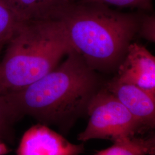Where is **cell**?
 Wrapping results in <instances>:
<instances>
[{
  "label": "cell",
  "mask_w": 155,
  "mask_h": 155,
  "mask_svg": "<svg viewBox=\"0 0 155 155\" xmlns=\"http://www.w3.org/2000/svg\"><path fill=\"white\" fill-rule=\"evenodd\" d=\"M59 67L20 90L3 95L21 118L32 117L45 125L70 127L87 113L100 90L96 71L72 49Z\"/></svg>",
  "instance_id": "1"
},
{
  "label": "cell",
  "mask_w": 155,
  "mask_h": 155,
  "mask_svg": "<svg viewBox=\"0 0 155 155\" xmlns=\"http://www.w3.org/2000/svg\"><path fill=\"white\" fill-rule=\"evenodd\" d=\"M141 17L76 0L61 8L54 19L87 64L95 71L107 72L117 69L122 62L138 32Z\"/></svg>",
  "instance_id": "2"
},
{
  "label": "cell",
  "mask_w": 155,
  "mask_h": 155,
  "mask_svg": "<svg viewBox=\"0 0 155 155\" xmlns=\"http://www.w3.org/2000/svg\"><path fill=\"white\" fill-rule=\"evenodd\" d=\"M8 44L0 64V95L39 80L72 50L56 19L22 23Z\"/></svg>",
  "instance_id": "3"
},
{
  "label": "cell",
  "mask_w": 155,
  "mask_h": 155,
  "mask_svg": "<svg viewBox=\"0 0 155 155\" xmlns=\"http://www.w3.org/2000/svg\"><path fill=\"white\" fill-rule=\"evenodd\" d=\"M86 114L89 116L88 124L77 137L82 142L104 139L114 143L136 136L144 130L141 124L105 86L101 87L92 98Z\"/></svg>",
  "instance_id": "4"
},
{
  "label": "cell",
  "mask_w": 155,
  "mask_h": 155,
  "mask_svg": "<svg viewBox=\"0 0 155 155\" xmlns=\"http://www.w3.org/2000/svg\"><path fill=\"white\" fill-rule=\"evenodd\" d=\"M84 152L83 144H75L42 124L24 133L16 155H79Z\"/></svg>",
  "instance_id": "5"
},
{
  "label": "cell",
  "mask_w": 155,
  "mask_h": 155,
  "mask_svg": "<svg viewBox=\"0 0 155 155\" xmlns=\"http://www.w3.org/2000/svg\"><path fill=\"white\" fill-rule=\"evenodd\" d=\"M115 78L121 83L131 84L155 96V58L145 47L131 43L117 68Z\"/></svg>",
  "instance_id": "6"
},
{
  "label": "cell",
  "mask_w": 155,
  "mask_h": 155,
  "mask_svg": "<svg viewBox=\"0 0 155 155\" xmlns=\"http://www.w3.org/2000/svg\"><path fill=\"white\" fill-rule=\"evenodd\" d=\"M139 121L144 129L155 127V96L114 78L104 86Z\"/></svg>",
  "instance_id": "7"
},
{
  "label": "cell",
  "mask_w": 155,
  "mask_h": 155,
  "mask_svg": "<svg viewBox=\"0 0 155 155\" xmlns=\"http://www.w3.org/2000/svg\"><path fill=\"white\" fill-rule=\"evenodd\" d=\"M22 23L54 19L67 4L76 0H2Z\"/></svg>",
  "instance_id": "8"
},
{
  "label": "cell",
  "mask_w": 155,
  "mask_h": 155,
  "mask_svg": "<svg viewBox=\"0 0 155 155\" xmlns=\"http://www.w3.org/2000/svg\"><path fill=\"white\" fill-rule=\"evenodd\" d=\"M94 155H155V135L120 139L110 147Z\"/></svg>",
  "instance_id": "9"
},
{
  "label": "cell",
  "mask_w": 155,
  "mask_h": 155,
  "mask_svg": "<svg viewBox=\"0 0 155 155\" xmlns=\"http://www.w3.org/2000/svg\"><path fill=\"white\" fill-rule=\"evenodd\" d=\"M21 117L13 110L3 95H0V140L13 144L15 134L14 125Z\"/></svg>",
  "instance_id": "10"
},
{
  "label": "cell",
  "mask_w": 155,
  "mask_h": 155,
  "mask_svg": "<svg viewBox=\"0 0 155 155\" xmlns=\"http://www.w3.org/2000/svg\"><path fill=\"white\" fill-rule=\"evenodd\" d=\"M22 24L8 6L0 0V46L9 43Z\"/></svg>",
  "instance_id": "11"
},
{
  "label": "cell",
  "mask_w": 155,
  "mask_h": 155,
  "mask_svg": "<svg viewBox=\"0 0 155 155\" xmlns=\"http://www.w3.org/2000/svg\"><path fill=\"white\" fill-rule=\"evenodd\" d=\"M82 2H95L120 8H138L150 11L152 8V0H79Z\"/></svg>",
  "instance_id": "12"
},
{
  "label": "cell",
  "mask_w": 155,
  "mask_h": 155,
  "mask_svg": "<svg viewBox=\"0 0 155 155\" xmlns=\"http://www.w3.org/2000/svg\"><path fill=\"white\" fill-rule=\"evenodd\" d=\"M139 32L140 36L150 42L155 43V15L141 16L139 22Z\"/></svg>",
  "instance_id": "13"
},
{
  "label": "cell",
  "mask_w": 155,
  "mask_h": 155,
  "mask_svg": "<svg viewBox=\"0 0 155 155\" xmlns=\"http://www.w3.org/2000/svg\"><path fill=\"white\" fill-rule=\"evenodd\" d=\"M9 152V150L5 142L0 140V155H7Z\"/></svg>",
  "instance_id": "14"
}]
</instances>
